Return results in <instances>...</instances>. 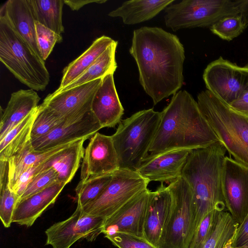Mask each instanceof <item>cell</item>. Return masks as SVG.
Segmentation results:
<instances>
[{"instance_id":"1","label":"cell","mask_w":248,"mask_h":248,"mask_svg":"<svg viewBox=\"0 0 248 248\" xmlns=\"http://www.w3.org/2000/svg\"><path fill=\"white\" fill-rule=\"evenodd\" d=\"M129 53L140 84L155 105L182 87L185 50L176 35L159 27H142L133 31Z\"/></svg>"},{"instance_id":"2","label":"cell","mask_w":248,"mask_h":248,"mask_svg":"<svg viewBox=\"0 0 248 248\" xmlns=\"http://www.w3.org/2000/svg\"><path fill=\"white\" fill-rule=\"evenodd\" d=\"M220 141L186 91L173 95L161 112V119L149 150L154 155L174 150H192Z\"/></svg>"},{"instance_id":"3","label":"cell","mask_w":248,"mask_h":248,"mask_svg":"<svg viewBox=\"0 0 248 248\" xmlns=\"http://www.w3.org/2000/svg\"><path fill=\"white\" fill-rule=\"evenodd\" d=\"M227 150L220 141L190 151L182 177L192 194V235L209 212L226 210L222 188V172ZM192 237V238H193Z\"/></svg>"},{"instance_id":"4","label":"cell","mask_w":248,"mask_h":248,"mask_svg":"<svg viewBox=\"0 0 248 248\" xmlns=\"http://www.w3.org/2000/svg\"><path fill=\"white\" fill-rule=\"evenodd\" d=\"M197 103L219 141L234 159L248 167V119L206 90Z\"/></svg>"},{"instance_id":"5","label":"cell","mask_w":248,"mask_h":248,"mask_svg":"<svg viewBox=\"0 0 248 248\" xmlns=\"http://www.w3.org/2000/svg\"><path fill=\"white\" fill-rule=\"evenodd\" d=\"M0 60L6 67L31 89L44 91L50 80L45 62L0 14Z\"/></svg>"},{"instance_id":"6","label":"cell","mask_w":248,"mask_h":248,"mask_svg":"<svg viewBox=\"0 0 248 248\" xmlns=\"http://www.w3.org/2000/svg\"><path fill=\"white\" fill-rule=\"evenodd\" d=\"M160 119L161 112L150 108L121 121L111 136L120 168L136 170L140 166L149 155Z\"/></svg>"},{"instance_id":"7","label":"cell","mask_w":248,"mask_h":248,"mask_svg":"<svg viewBox=\"0 0 248 248\" xmlns=\"http://www.w3.org/2000/svg\"><path fill=\"white\" fill-rule=\"evenodd\" d=\"M240 0H183L165 9L166 26L173 31L210 27L220 19L240 14Z\"/></svg>"},{"instance_id":"8","label":"cell","mask_w":248,"mask_h":248,"mask_svg":"<svg viewBox=\"0 0 248 248\" xmlns=\"http://www.w3.org/2000/svg\"><path fill=\"white\" fill-rule=\"evenodd\" d=\"M168 187L171 195V208L157 248H188L193 237V211L191 190L182 176Z\"/></svg>"},{"instance_id":"9","label":"cell","mask_w":248,"mask_h":248,"mask_svg":"<svg viewBox=\"0 0 248 248\" xmlns=\"http://www.w3.org/2000/svg\"><path fill=\"white\" fill-rule=\"evenodd\" d=\"M149 183L136 170L119 168L98 197L81 208L88 215L105 219L146 189Z\"/></svg>"},{"instance_id":"10","label":"cell","mask_w":248,"mask_h":248,"mask_svg":"<svg viewBox=\"0 0 248 248\" xmlns=\"http://www.w3.org/2000/svg\"><path fill=\"white\" fill-rule=\"evenodd\" d=\"M203 79L207 90L229 105L248 88V66L220 57L207 66Z\"/></svg>"},{"instance_id":"11","label":"cell","mask_w":248,"mask_h":248,"mask_svg":"<svg viewBox=\"0 0 248 248\" xmlns=\"http://www.w3.org/2000/svg\"><path fill=\"white\" fill-rule=\"evenodd\" d=\"M103 221L102 218L87 215L77 205L70 217L46 229V244L53 248H70L80 239L93 241L102 233Z\"/></svg>"},{"instance_id":"12","label":"cell","mask_w":248,"mask_h":248,"mask_svg":"<svg viewBox=\"0 0 248 248\" xmlns=\"http://www.w3.org/2000/svg\"><path fill=\"white\" fill-rule=\"evenodd\" d=\"M222 188L227 210L238 224L241 223L248 216V167L225 156Z\"/></svg>"},{"instance_id":"13","label":"cell","mask_w":248,"mask_h":248,"mask_svg":"<svg viewBox=\"0 0 248 248\" xmlns=\"http://www.w3.org/2000/svg\"><path fill=\"white\" fill-rule=\"evenodd\" d=\"M102 78L60 92H53L45 98L42 104L65 121L78 119L91 110L93 98Z\"/></svg>"},{"instance_id":"14","label":"cell","mask_w":248,"mask_h":248,"mask_svg":"<svg viewBox=\"0 0 248 248\" xmlns=\"http://www.w3.org/2000/svg\"><path fill=\"white\" fill-rule=\"evenodd\" d=\"M151 192L147 188L104 219L102 233L105 237L123 232L144 238V227Z\"/></svg>"},{"instance_id":"15","label":"cell","mask_w":248,"mask_h":248,"mask_svg":"<svg viewBox=\"0 0 248 248\" xmlns=\"http://www.w3.org/2000/svg\"><path fill=\"white\" fill-rule=\"evenodd\" d=\"M119 168L111 137L96 133L84 151L80 181L112 174Z\"/></svg>"},{"instance_id":"16","label":"cell","mask_w":248,"mask_h":248,"mask_svg":"<svg viewBox=\"0 0 248 248\" xmlns=\"http://www.w3.org/2000/svg\"><path fill=\"white\" fill-rule=\"evenodd\" d=\"M102 126L92 111L72 121H65L46 136L31 141L35 151L52 149L93 137Z\"/></svg>"},{"instance_id":"17","label":"cell","mask_w":248,"mask_h":248,"mask_svg":"<svg viewBox=\"0 0 248 248\" xmlns=\"http://www.w3.org/2000/svg\"><path fill=\"white\" fill-rule=\"evenodd\" d=\"M191 151L174 150L149 154L136 171L150 182H159L169 185L182 176Z\"/></svg>"},{"instance_id":"18","label":"cell","mask_w":248,"mask_h":248,"mask_svg":"<svg viewBox=\"0 0 248 248\" xmlns=\"http://www.w3.org/2000/svg\"><path fill=\"white\" fill-rule=\"evenodd\" d=\"M170 192L163 183L152 191L144 227V238L156 248L165 231L171 208Z\"/></svg>"},{"instance_id":"19","label":"cell","mask_w":248,"mask_h":248,"mask_svg":"<svg viewBox=\"0 0 248 248\" xmlns=\"http://www.w3.org/2000/svg\"><path fill=\"white\" fill-rule=\"evenodd\" d=\"M91 111L104 127H114L121 122L124 108L115 86L113 74L104 77L93 98Z\"/></svg>"},{"instance_id":"20","label":"cell","mask_w":248,"mask_h":248,"mask_svg":"<svg viewBox=\"0 0 248 248\" xmlns=\"http://www.w3.org/2000/svg\"><path fill=\"white\" fill-rule=\"evenodd\" d=\"M0 14L42 59L37 44L35 20L29 0H7L1 7Z\"/></svg>"},{"instance_id":"21","label":"cell","mask_w":248,"mask_h":248,"mask_svg":"<svg viewBox=\"0 0 248 248\" xmlns=\"http://www.w3.org/2000/svg\"><path fill=\"white\" fill-rule=\"evenodd\" d=\"M66 185L58 182L18 201L14 211L13 222L27 227L31 226L43 213L54 203Z\"/></svg>"},{"instance_id":"22","label":"cell","mask_w":248,"mask_h":248,"mask_svg":"<svg viewBox=\"0 0 248 248\" xmlns=\"http://www.w3.org/2000/svg\"><path fill=\"white\" fill-rule=\"evenodd\" d=\"M40 97L32 89L20 90L13 93L1 114L0 140L39 106Z\"/></svg>"},{"instance_id":"23","label":"cell","mask_w":248,"mask_h":248,"mask_svg":"<svg viewBox=\"0 0 248 248\" xmlns=\"http://www.w3.org/2000/svg\"><path fill=\"white\" fill-rule=\"evenodd\" d=\"M86 140L82 139L71 144L48 159L38 165L36 174L50 168L56 171L60 182L67 184L77 172L84 154L83 143Z\"/></svg>"},{"instance_id":"24","label":"cell","mask_w":248,"mask_h":248,"mask_svg":"<svg viewBox=\"0 0 248 248\" xmlns=\"http://www.w3.org/2000/svg\"><path fill=\"white\" fill-rule=\"evenodd\" d=\"M174 0H134L126 1L108 16L119 17L124 24L134 25L151 20L172 3Z\"/></svg>"},{"instance_id":"25","label":"cell","mask_w":248,"mask_h":248,"mask_svg":"<svg viewBox=\"0 0 248 248\" xmlns=\"http://www.w3.org/2000/svg\"><path fill=\"white\" fill-rule=\"evenodd\" d=\"M114 41L105 35L96 39L87 49L63 69L60 85L55 92L61 91L77 79Z\"/></svg>"},{"instance_id":"26","label":"cell","mask_w":248,"mask_h":248,"mask_svg":"<svg viewBox=\"0 0 248 248\" xmlns=\"http://www.w3.org/2000/svg\"><path fill=\"white\" fill-rule=\"evenodd\" d=\"M74 142L39 151L33 150L31 141L28 142L21 151L8 161L9 188H12L19 176L28 168L42 163Z\"/></svg>"},{"instance_id":"27","label":"cell","mask_w":248,"mask_h":248,"mask_svg":"<svg viewBox=\"0 0 248 248\" xmlns=\"http://www.w3.org/2000/svg\"><path fill=\"white\" fill-rule=\"evenodd\" d=\"M38 107L0 140V161H8L31 141V132Z\"/></svg>"},{"instance_id":"28","label":"cell","mask_w":248,"mask_h":248,"mask_svg":"<svg viewBox=\"0 0 248 248\" xmlns=\"http://www.w3.org/2000/svg\"><path fill=\"white\" fill-rule=\"evenodd\" d=\"M35 21L61 35L63 0H29Z\"/></svg>"},{"instance_id":"29","label":"cell","mask_w":248,"mask_h":248,"mask_svg":"<svg viewBox=\"0 0 248 248\" xmlns=\"http://www.w3.org/2000/svg\"><path fill=\"white\" fill-rule=\"evenodd\" d=\"M117 45L118 42L114 41L84 73L59 92L113 74L117 67L115 60Z\"/></svg>"},{"instance_id":"30","label":"cell","mask_w":248,"mask_h":248,"mask_svg":"<svg viewBox=\"0 0 248 248\" xmlns=\"http://www.w3.org/2000/svg\"><path fill=\"white\" fill-rule=\"evenodd\" d=\"M238 225L227 209L219 211L214 229L203 248H225Z\"/></svg>"},{"instance_id":"31","label":"cell","mask_w":248,"mask_h":248,"mask_svg":"<svg viewBox=\"0 0 248 248\" xmlns=\"http://www.w3.org/2000/svg\"><path fill=\"white\" fill-rule=\"evenodd\" d=\"M0 218L5 228L13 223L14 211L18 202V196L8 186V161H0Z\"/></svg>"},{"instance_id":"32","label":"cell","mask_w":248,"mask_h":248,"mask_svg":"<svg viewBox=\"0 0 248 248\" xmlns=\"http://www.w3.org/2000/svg\"><path fill=\"white\" fill-rule=\"evenodd\" d=\"M112 174L100 176L79 182L76 188L77 205L83 208L94 201L110 182Z\"/></svg>"},{"instance_id":"33","label":"cell","mask_w":248,"mask_h":248,"mask_svg":"<svg viewBox=\"0 0 248 248\" xmlns=\"http://www.w3.org/2000/svg\"><path fill=\"white\" fill-rule=\"evenodd\" d=\"M38 108V113L31 130V141L46 136L65 121L42 104Z\"/></svg>"},{"instance_id":"34","label":"cell","mask_w":248,"mask_h":248,"mask_svg":"<svg viewBox=\"0 0 248 248\" xmlns=\"http://www.w3.org/2000/svg\"><path fill=\"white\" fill-rule=\"evenodd\" d=\"M248 25L240 14L224 17L210 27L214 34L223 40L231 41L241 34Z\"/></svg>"},{"instance_id":"35","label":"cell","mask_w":248,"mask_h":248,"mask_svg":"<svg viewBox=\"0 0 248 248\" xmlns=\"http://www.w3.org/2000/svg\"><path fill=\"white\" fill-rule=\"evenodd\" d=\"M35 29L38 50L42 59L45 62L55 44L62 41V37L37 21Z\"/></svg>"},{"instance_id":"36","label":"cell","mask_w":248,"mask_h":248,"mask_svg":"<svg viewBox=\"0 0 248 248\" xmlns=\"http://www.w3.org/2000/svg\"><path fill=\"white\" fill-rule=\"evenodd\" d=\"M58 182H60L55 170L52 168L46 169L34 176L18 202L38 193Z\"/></svg>"},{"instance_id":"37","label":"cell","mask_w":248,"mask_h":248,"mask_svg":"<svg viewBox=\"0 0 248 248\" xmlns=\"http://www.w3.org/2000/svg\"><path fill=\"white\" fill-rule=\"evenodd\" d=\"M215 210L208 213L199 224L188 248H203L210 235L219 212Z\"/></svg>"},{"instance_id":"38","label":"cell","mask_w":248,"mask_h":248,"mask_svg":"<svg viewBox=\"0 0 248 248\" xmlns=\"http://www.w3.org/2000/svg\"><path fill=\"white\" fill-rule=\"evenodd\" d=\"M118 248H157L143 237L117 232L106 237Z\"/></svg>"},{"instance_id":"39","label":"cell","mask_w":248,"mask_h":248,"mask_svg":"<svg viewBox=\"0 0 248 248\" xmlns=\"http://www.w3.org/2000/svg\"><path fill=\"white\" fill-rule=\"evenodd\" d=\"M231 243L232 248H248V216L238 224Z\"/></svg>"},{"instance_id":"40","label":"cell","mask_w":248,"mask_h":248,"mask_svg":"<svg viewBox=\"0 0 248 248\" xmlns=\"http://www.w3.org/2000/svg\"><path fill=\"white\" fill-rule=\"evenodd\" d=\"M38 165L30 167L24 171L18 178L11 189L18 196L19 199L35 175Z\"/></svg>"},{"instance_id":"41","label":"cell","mask_w":248,"mask_h":248,"mask_svg":"<svg viewBox=\"0 0 248 248\" xmlns=\"http://www.w3.org/2000/svg\"><path fill=\"white\" fill-rule=\"evenodd\" d=\"M229 106L237 113L248 118V88Z\"/></svg>"},{"instance_id":"42","label":"cell","mask_w":248,"mask_h":248,"mask_svg":"<svg viewBox=\"0 0 248 248\" xmlns=\"http://www.w3.org/2000/svg\"><path fill=\"white\" fill-rule=\"evenodd\" d=\"M64 3L68 5L72 10H78L84 5L96 3L102 4L107 1L106 0H63Z\"/></svg>"},{"instance_id":"43","label":"cell","mask_w":248,"mask_h":248,"mask_svg":"<svg viewBox=\"0 0 248 248\" xmlns=\"http://www.w3.org/2000/svg\"><path fill=\"white\" fill-rule=\"evenodd\" d=\"M240 15L248 25V0H240Z\"/></svg>"},{"instance_id":"44","label":"cell","mask_w":248,"mask_h":248,"mask_svg":"<svg viewBox=\"0 0 248 248\" xmlns=\"http://www.w3.org/2000/svg\"><path fill=\"white\" fill-rule=\"evenodd\" d=\"M247 119H248V118H247Z\"/></svg>"},{"instance_id":"45","label":"cell","mask_w":248,"mask_h":248,"mask_svg":"<svg viewBox=\"0 0 248 248\" xmlns=\"http://www.w3.org/2000/svg\"><path fill=\"white\" fill-rule=\"evenodd\" d=\"M247 66H248V65H247Z\"/></svg>"}]
</instances>
